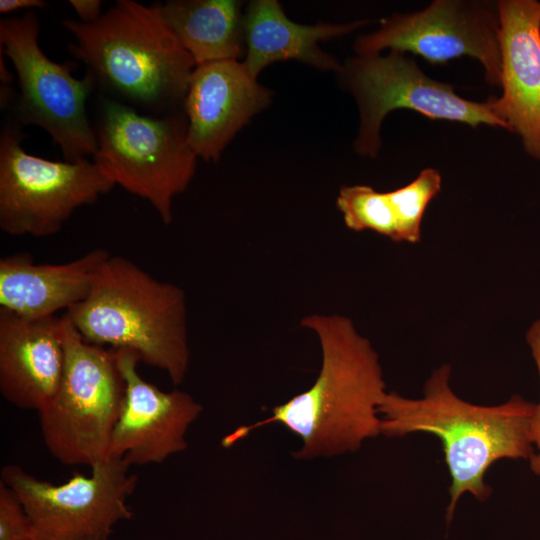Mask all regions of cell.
<instances>
[{
  "instance_id": "cell-7",
  "label": "cell",
  "mask_w": 540,
  "mask_h": 540,
  "mask_svg": "<svg viewBox=\"0 0 540 540\" xmlns=\"http://www.w3.org/2000/svg\"><path fill=\"white\" fill-rule=\"evenodd\" d=\"M39 20L34 11L0 20V50L12 62L19 92L10 105L12 118L22 128L44 129L62 152L64 161L77 162L97 151L95 128L86 109L96 89L86 73L72 75L74 64L57 63L39 45Z\"/></svg>"
},
{
  "instance_id": "cell-6",
  "label": "cell",
  "mask_w": 540,
  "mask_h": 540,
  "mask_svg": "<svg viewBox=\"0 0 540 540\" xmlns=\"http://www.w3.org/2000/svg\"><path fill=\"white\" fill-rule=\"evenodd\" d=\"M65 365L57 391L39 411L43 441L65 465L92 468L109 457L126 384L116 350L85 340L63 315Z\"/></svg>"
},
{
  "instance_id": "cell-18",
  "label": "cell",
  "mask_w": 540,
  "mask_h": 540,
  "mask_svg": "<svg viewBox=\"0 0 540 540\" xmlns=\"http://www.w3.org/2000/svg\"><path fill=\"white\" fill-rule=\"evenodd\" d=\"M162 17L196 65L240 60L245 55L242 2L237 0H169Z\"/></svg>"
},
{
  "instance_id": "cell-1",
  "label": "cell",
  "mask_w": 540,
  "mask_h": 540,
  "mask_svg": "<svg viewBox=\"0 0 540 540\" xmlns=\"http://www.w3.org/2000/svg\"><path fill=\"white\" fill-rule=\"evenodd\" d=\"M300 323L320 343L322 364L315 382L275 406L270 417L228 434L222 440L224 447L272 423L301 437L303 446L294 454L299 459L354 452L365 440L381 434L378 407L387 392L379 357L370 341L342 315L312 314Z\"/></svg>"
},
{
  "instance_id": "cell-5",
  "label": "cell",
  "mask_w": 540,
  "mask_h": 540,
  "mask_svg": "<svg viewBox=\"0 0 540 540\" xmlns=\"http://www.w3.org/2000/svg\"><path fill=\"white\" fill-rule=\"evenodd\" d=\"M94 128L93 161L115 185L149 202L164 224L172 223L174 198L188 188L198 161L183 108L152 116L102 97Z\"/></svg>"
},
{
  "instance_id": "cell-9",
  "label": "cell",
  "mask_w": 540,
  "mask_h": 540,
  "mask_svg": "<svg viewBox=\"0 0 540 540\" xmlns=\"http://www.w3.org/2000/svg\"><path fill=\"white\" fill-rule=\"evenodd\" d=\"M337 74L357 104L359 127L354 150L362 157L378 155L382 123L396 109L471 127L489 125L508 130L493 112L489 98L475 102L460 97L452 84L426 75L407 53L389 50L385 55H356L342 64Z\"/></svg>"
},
{
  "instance_id": "cell-4",
  "label": "cell",
  "mask_w": 540,
  "mask_h": 540,
  "mask_svg": "<svg viewBox=\"0 0 540 540\" xmlns=\"http://www.w3.org/2000/svg\"><path fill=\"white\" fill-rule=\"evenodd\" d=\"M88 342L135 352L181 384L190 363L184 291L130 259L110 256L87 298L64 314Z\"/></svg>"
},
{
  "instance_id": "cell-8",
  "label": "cell",
  "mask_w": 540,
  "mask_h": 540,
  "mask_svg": "<svg viewBox=\"0 0 540 540\" xmlns=\"http://www.w3.org/2000/svg\"><path fill=\"white\" fill-rule=\"evenodd\" d=\"M22 127L8 119L0 134V229L36 238L58 233L80 207L115 184L88 158L51 161L27 153Z\"/></svg>"
},
{
  "instance_id": "cell-13",
  "label": "cell",
  "mask_w": 540,
  "mask_h": 540,
  "mask_svg": "<svg viewBox=\"0 0 540 540\" xmlns=\"http://www.w3.org/2000/svg\"><path fill=\"white\" fill-rule=\"evenodd\" d=\"M271 101L272 92L240 60L196 65L182 108L198 158L218 161L236 134Z\"/></svg>"
},
{
  "instance_id": "cell-12",
  "label": "cell",
  "mask_w": 540,
  "mask_h": 540,
  "mask_svg": "<svg viewBox=\"0 0 540 540\" xmlns=\"http://www.w3.org/2000/svg\"><path fill=\"white\" fill-rule=\"evenodd\" d=\"M116 355L126 392L109 457L122 458L129 466L161 464L187 448L185 434L203 407L186 392H165L143 379L135 352L119 349Z\"/></svg>"
},
{
  "instance_id": "cell-11",
  "label": "cell",
  "mask_w": 540,
  "mask_h": 540,
  "mask_svg": "<svg viewBox=\"0 0 540 540\" xmlns=\"http://www.w3.org/2000/svg\"><path fill=\"white\" fill-rule=\"evenodd\" d=\"M499 28L497 1L435 0L423 10L382 19L378 29L355 40L354 50L410 52L432 64L470 56L483 66L486 81L500 86Z\"/></svg>"
},
{
  "instance_id": "cell-10",
  "label": "cell",
  "mask_w": 540,
  "mask_h": 540,
  "mask_svg": "<svg viewBox=\"0 0 540 540\" xmlns=\"http://www.w3.org/2000/svg\"><path fill=\"white\" fill-rule=\"evenodd\" d=\"M122 458L108 457L89 476L74 473L66 482L40 480L19 465H5L1 479L21 500L34 540H107L113 527L130 520L127 505L137 476Z\"/></svg>"
},
{
  "instance_id": "cell-15",
  "label": "cell",
  "mask_w": 540,
  "mask_h": 540,
  "mask_svg": "<svg viewBox=\"0 0 540 540\" xmlns=\"http://www.w3.org/2000/svg\"><path fill=\"white\" fill-rule=\"evenodd\" d=\"M65 365L63 316L28 319L0 308V393L19 409L41 411Z\"/></svg>"
},
{
  "instance_id": "cell-24",
  "label": "cell",
  "mask_w": 540,
  "mask_h": 540,
  "mask_svg": "<svg viewBox=\"0 0 540 540\" xmlns=\"http://www.w3.org/2000/svg\"><path fill=\"white\" fill-rule=\"evenodd\" d=\"M43 0H0V13L9 14L19 10L33 11V9H43L47 6Z\"/></svg>"
},
{
  "instance_id": "cell-17",
  "label": "cell",
  "mask_w": 540,
  "mask_h": 540,
  "mask_svg": "<svg viewBox=\"0 0 540 540\" xmlns=\"http://www.w3.org/2000/svg\"><path fill=\"white\" fill-rule=\"evenodd\" d=\"M372 22L361 19L346 24L303 25L288 18L279 1L253 0L243 18L245 55L242 62L256 79L267 66L290 60L338 73L342 63L325 52L319 43L342 37Z\"/></svg>"
},
{
  "instance_id": "cell-23",
  "label": "cell",
  "mask_w": 540,
  "mask_h": 540,
  "mask_svg": "<svg viewBox=\"0 0 540 540\" xmlns=\"http://www.w3.org/2000/svg\"><path fill=\"white\" fill-rule=\"evenodd\" d=\"M69 5L78 16V21L90 24L97 21L103 12L101 0H69Z\"/></svg>"
},
{
  "instance_id": "cell-14",
  "label": "cell",
  "mask_w": 540,
  "mask_h": 540,
  "mask_svg": "<svg viewBox=\"0 0 540 540\" xmlns=\"http://www.w3.org/2000/svg\"><path fill=\"white\" fill-rule=\"evenodd\" d=\"M502 95L490 97L495 115L540 159V2L499 0Z\"/></svg>"
},
{
  "instance_id": "cell-20",
  "label": "cell",
  "mask_w": 540,
  "mask_h": 540,
  "mask_svg": "<svg viewBox=\"0 0 540 540\" xmlns=\"http://www.w3.org/2000/svg\"><path fill=\"white\" fill-rule=\"evenodd\" d=\"M441 184L440 172L426 168L409 184L387 192L395 216L396 242L415 244L420 241L425 210L440 192Z\"/></svg>"
},
{
  "instance_id": "cell-3",
  "label": "cell",
  "mask_w": 540,
  "mask_h": 540,
  "mask_svg": "<svg viewBox=\"0 0 540 540\" xmlns=\"http://www.w3.org/2000/svg\"><path fill=\"white\" fill-rule=\"evenodd\" d=\"M74 37L70 54L83 62L95 88L152 116L182 108L196 67L164 21L160 3L117 0L94 23L63 19Z\"/></svg>"
},
{
  "instance_id": "cell-21",
  "label": "cell",
  "mask_w": 540,
  "mask_h": 540,
  "mask_svg": "<svg viewBox=\"0 0 540 540\" xmlns=\"http://www.w3.org/2000/svg\"><path fill=\"white\" fill-rule=\"evenodd\" d=\"M0 540H34L33 526L17 494L0 480Z\"/></svg>"
},
{
  "instance_id": "cell-19",
  "label": "cell",
  "mask_w": 540,
  "mask_h": 540,
  "mask_svg": "<svg viewBox=\"0 0 540 540\" xmlns=\"http://www.w3.org/2000/svg\"><path fill=\"white\" fill-rule=\"evenodd\" d=\"M336 205L353 231L371 230L396 242V222L387 192L368 185L342 186Z\"/></svg>"
},
{
  "instance_id": "cell-16",
  "label": "cell",
  "mask_w": 540,
  "mask_h": 540,
  "mask_svg": "<svg viewBox=\"0 0 540 540\" xmlns=\"http://www.w3.org/2000/svg\"><path fill=\"white\" fill-rule=\"evenodd\" d=\"M110 256L104 248L63 264H35L29 253L6 256L0 259V308L28 319L67 311L87 298Z\"/></svg>"
},
{
  "instance_id": "cell-2",
  "label": "cell",
  "mask_w": 540,
  "mask_h": 540,
  "mask_svg": "<svg viewBox=\"0 0 540 540\" xmlns=\"http://www.w3.org/2000/svg\"><path fill=\"white\" fill-rule=\"evenodd\" d=\"M450 377V365L443 364L426 380L421 397L387 392L378 407L381 434L428 433L441 440L451 478L448 524L464 494L480 502L490 497L492 488L485 475L495 462L529 460L534 450L531 423L535 406L520 395L493 406L470 403L452 390Z\"/></svg>"
},
{
  "instance_id": "cell-22",
  "label": "cell",
  "mask_w": 540,
  "mask_h": 540,
  "mask_svg": "<svg viewBox=\"0 0 540 540\" xmlns=\"http://www.w3.org/2000/svg\"><path fill=\"white\" fill-rule=\"evenodd\" d=\"M526 342L535 361L540 381V319L536 320L527 330ZM531 435L534 450L529 458L530 468L536 476L540 477V399L534 406Z\"/></svg>"
}]
</instances>
